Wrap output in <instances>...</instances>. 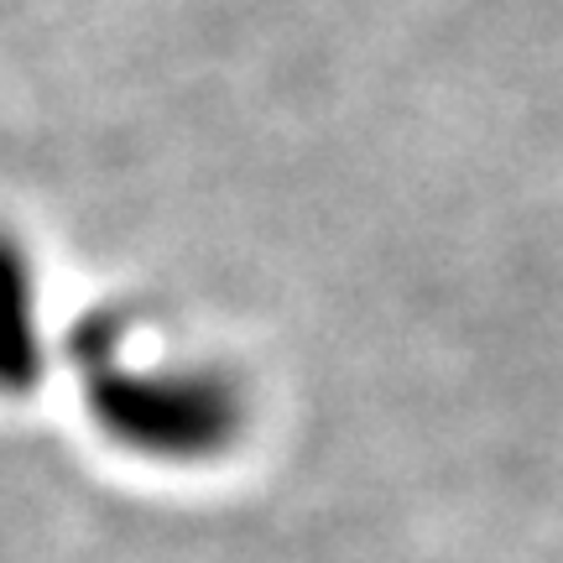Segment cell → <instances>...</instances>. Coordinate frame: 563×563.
I'll list each match as a JSON object with an SVG mask.
<instances>
[{
  "instance_id": "cell-1",
  "label": "cell",
  "mask_w": 563,
  "mask_h": 563,
  "mask_svg": "<svg viewBox=\"0 0 563 563\" xmlns=\"http://www.w3.org/2000/svg\"><path fill=\"white\" fill-rule=\"evenodd\" d=\"M131 319L89 313L68 329L79 402L104 439L152 464H209L241 443L251 422L245 386L209 361L136 355Z\"/></svg>"
},
{
  "instance_id": "cell-2",
  "label": "cell",
  "mask_w": 563,
  "mask_h": 563,
  "mask_svg": "<svg viewBox=\"0 0 563 563\" xmlns=\"http://www.w3.org/2000/svg\"><path fill=\"white\" fill-rule=\"evenodd\" d=\"M47 376L42 277L16 230L0 224V397H26Z\"/></svg>"
}]
</instances>
